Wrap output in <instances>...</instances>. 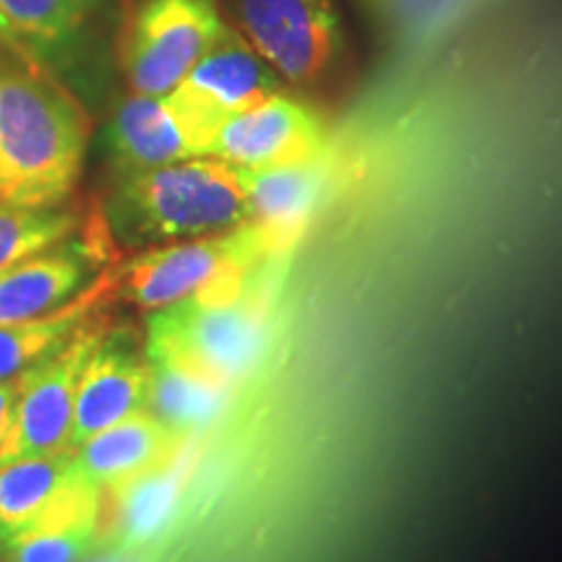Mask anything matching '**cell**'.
Segmentation results:
<instances>
[{
    "label": "cell",
    "mask_w": 562,
    "mask_h": 562,
    "mask_svg": "<svg viewBox=\"0 0 562 562\" xmlns=\"http://www.w3.org/2000/svg\"><path fill=\"white\" fill-rule=\"evenodd\" d=\"M16 409V381H0V448L9 440Z\"/></svg>",
    "instance_id": "603a6c76"
},
{
    "label": "cell",
    "mask_w": 562,
    "mask_h": 562,
    "mask_svg": "<svg viewBox=\"0 0 562 562\" xmlns=\"http://www.w3.org/2000/svg\"><path fill=\"white\" fill-rule=\"evenodd\" d=\"M102 562H115V560H102Z\"/></svg>",
    "instance_id": "cb8c5ba5"
},
{
    "label": "cell",
    "mask_w": 562,
    "mask_h": 562,
    "mask_svg": "<svg viewBox=\"0 0 562 562\" xmlns=\"http://www.w3.org/2000/svg\"><path fill=\"white\" fill-rule=\"evenodd\" d=\"M100 336L102 331L91 323L58 355L16 378L13 427L5 446L0 448V463L68 448L76 385Z\"/></svg>",
    "instance_id": "ba28073f"
},
{
    "label": "cell",
    "mask_w": 562,
    "mask_h": 562,
    "mask_svg": "<svg viewBox=\"0 0 562 562\" xmlns=\"http://www.w3.org/2000/svg\"><path fill=\"white\" fill-rule=\"evenodd\" d=\"M243 191L248 203V224L269 237L294 235L318 209L326 188L323 170L311 161L240 170Z\"/></svg>",
    "instance_id": "9a60e30c"
},
{
    "label": "cell",
    "mask_w": 562,
    "mask_h": 562,
    "mask_svg": "<svg viewBox=\"0 0 562 562\" xmlns=\"http://www.w3.org/2000/svg\"><path fill=\"white\" fill-rule=\"evenodd\" d=\"M104 290L108 284L97 281L58 311L0 326V381H16L26 370L58 355L76 334L91 326Z\"/></svg>",
    "instance_id": "2e32d148"
},
{
    "label": "cell",
    "mask_w": 562,
    "mask_h": 562,
    "mask_svg": "<svg viewBox=\"0 0 562 562\" xmlns=\"http://www.w3.org/2000/svg\"><path fill=\"white\" fill-rule=\"evenodd\" d=\"M102 529V492L76 490L58 510L0 544L5 562H79Z\"/></svg>",
    "instance_id": "e0dca14e"
},
{
    "label": "cell",
    "mask_w": 562,
    "mask_h": 562,
    "mask_svg": "<svg viewBox=\"0 0 562 562\" xmlns=\"http://www.w3.org/2000/svg\"><path fill=\"white\" fill-rule=\"evenodd\" d=\"M100 0H0V30L42 63L81 40Z\"/></svg>",
    "instance_id": "d6986e66"
},
{
    "label": "cell",
    "mask_w": 562,
    "mask_h": 562,
    "mask_svg": "<svg viewBox=\"0 0 562 562\" xmlns=\"http://www.w3.org/2000/svg\"><path fill=\"white\" fill-rule=\"evenodd\" d=\"M87 144L79 100L0 30V203L63 206L81 178Z\"/></svg>",
    "instance_id": "6da1fadb"
},
{
    "label": "cell",
    "mask_w": 562,
    "mask_h": 562,
    "mask_svg": "<svg viewBox=\"0 0 562 562\" xmlns=\"http://www.w3.org/2000/svg\"><path fill=\"white\" fill-rule=\"evenodd\" d=\"M263 245L266 235L252 224H243L224 235L154 245L123 266V294L140 311H161L193 297L216 281L240 277L245 266L256 261Z\"/></svg>",
    "instance_id": "8992f818"
},
{
    "label": "cell",
    "mask_w": 562,
    "mask_h": 562,
    "mask_svg": "<svg viewBox=\"0 0 562 562\" xmlns=\"http://www.w3.org/2000/svg\"><path fill=\"white\" fill-rule=\"evenodd\" d=\"M224 30L216 0H140L121 50L133 94H170Z\"/></svg>",
    "instance_id": "277c9868"
},
{
    "label": "cell",
    "mask_w": 562,
    "mask_h": 562,
    "mask_svg": "<svg viewBox=\"0 0 562 562\" xmlns=\"http://www.w3.org/2000/svg\"><path fill=\"white\" fill-rule=\"evenodd\" d=\"M263 349L266 318L235 277L154 311L146 336V355L175 357L224 385L248 375Z\"/></svg>",
    "instance_id": "3957f363"
},
{
    "label": "cell",
    "mask_w": 562,
    "mask_h": 562,
    "mask_svg": "<svg viewBox=\"0 0 562 562\" xmlns=\"http://www.w3.org/2000/svg\"><path fill=\"white\" fill-rule=\"evenodd\" d=\"M117 526L128 539H146L159 529L175 501V480L165 469L117 490Z\"/></svg>",
    "instance_id": "44dd1931"
},
{
    "label": "cell",
    "mask_w": 562,
    "mask_h": 562,
    "mask_svg": "<svg viewBox=\"0 0 562 562\" xmlns=\"http://www.w3.org/2000/svg\"><path fill=\"white\" fill-rule=\"evenodd\" d=\"M149 402V362L131 349L125 336H100L83 364L74 398V425L68 448H79L91 435L115 425Z\"/></svg>",
    "instance_id": "30bf717a"
},
{
    "label": "cell",
    "mask_w": 562,
    "mask_h": 562,
    "mask_svg": "<svg viewBox=\"0 0 562 562\" xmlns=\"http://www.w3.org/2000/svg\"><path fill=\"white\" fill-rule=\"evenodd\" d=\"M279 91V76L240 32L224 30L216 45L188 70L165 102L191 140L195 157H209L216 131L237 112Z\"/></svg>",
    "instance_id": "5b68a950"
},
{
    "label": "cell",
    "mask_w": 562,
    "mask_h": 562,
    "mask_svg": "<svg viewBox=\"0 0 562 562\" xmlns=\"http://www.w3.org/2000/svg\"><path fill=\"white\" fill-rule=\"evenodd\" d=\"M321 146L323 125L318 115L307 104L277 91L232 115L211 140L209 157L240 170H263L318 159Z\"/></svg>",
    "instance_id": "9c48e42d"
},
{
    "label": "cell",
    "mask_w": 562,
    "mask_h": 562,
    "mask_svg": "<svg viewBox=\"0 0 562 562\" xmlns=\"http://www.w3.org/2000/svg\"><path fill=\"white\" fill-rule=\"evenodd\" d=\"M94 261L91 243L63 240L11 266L0 273V326L58 311L87 286Z\"/></svg>",
    "instance_id": "7c38bea8"
},
{
    "label": "cell",
    "mask_w": 562,
    "mask_h": 562,
    "mask_svg": "<svg viewBox=\"0 0 562 562\" xmlns=\"http://www.w3.org/2000/svg\"><path fill=\"white\" fill-rule=\"evenodd\" d=\"M370 21L393 40H422L438 32L463 0H357Z\"/></svg>",
    "instance_id": "7402d4cb"
},
{
    "label": "cell",
    "mask_w": 562,
    "mask_h": 562,
    "mask_svg": "<svg viewBox=\"0 0 562 562\" xmlns=\"http://www.w3.org/2000/svg\"><path fill=\"white\" fill-rule=\"evenodd\" d=\"M146 362H149L146 409L165 422L172 432L186 438L220 417L227 404L229 385L167 355H146Z\"/></svg>",
    "instance_id": "ac0fdd59"
},
{
    "label": "cell",
    "mask_w": 562,
    "mask_h": 562,
    "mask_svg": "<svg viewBox=\"0 0 562 562\" xmlns=\"http://www.w3.org/2000/svg\"><path fill=\"white\" fill-rule=\"evenodd\" d=\"M79 482L70 448L0 463V544L58 508Z\"/></svg>",
    "instance_id": "5bb4252c"
},
{
    "label": "cell",
    "mask_w": 562,
    "mask_h": 562,
    "mask_svg": "<svg viewBox=\"0 0 562 562\" xmlns=\"http://www.w3.org/2000/svg\"><path fill=\"white\" fill-rule=\"evenodd\" d=\"M240 34L279 79L313 83L339 50L331 0H235Z\"/></svg>",
    "instance_id": "52a82bcc"
},
{
    "label": "cell",
    "mask_w": 562,
    "mask_h": 562,
    "mask_svg": "<svg viewBox=\"0 0 562 562\" xmlns=\"http://www.w3.org/2000/svg\"><path fill=\"white\" fill-rule=\"evenodd\" d=\"M104 211L110 229L133 245L195 240L248 224L240 167L216 157L121 175Z\"/></svg>",
    "instance_id": "7a4b0ae2"
},
{
    "label": "cell",
    "mask_w": 562,
    "mask_h": 562,
    "mask_svg": "<svg viewBox=\"0 0 562 562\" xmlns=\"http://www.w3.org/2000/svg\"><path fill=\"white\" fill-rule=\"evenodd\" d=\"M180 442L182 435L172 432L149 409H138L74 448V469L104 495L167 469Z\"/></svg>",
    "instance_id": "8fae6325"
},
{
    "label": "cell",
    "mask_w": 562,
    "mask_h": 562,
    "mask_svg": "<svg viewBox=\"0 0 562 562\" xmlns=\"http://www.w3.org/2000/svg\"><path fill=\"white\" fill-rule=\"evenodd\" d=\"M79 216L66 206H11L0 203V273L34 252L68 240Z\"/></svg>",
    "instance_id": "ffe728a7"
},
{
    "label": "cell",
    "mask_w": 562,
    "mask_h": 562,
    "mask_svg": "<svg viewBox=\"0 0 562 562\" xmlns=\"http://www.w3.org/2000/svg\"><path fill=\"white\" fill-rule=\"evenodd\" d=\"M108 146L121 175L154 170L195 157L191 140L165 97H125L110 121Z\"/></svg>",
    "instance_id": "4fadbf2b"
}]
</instances>
